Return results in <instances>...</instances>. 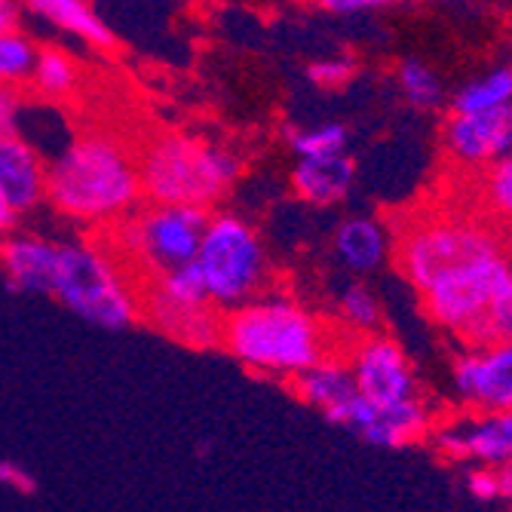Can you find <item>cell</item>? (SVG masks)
<instances>
[{
    "instance_id": "f1b7e54d",
    "label": "cell",
    "mask_w": 512,
    "mask_h": 512,
    "mask_svg": "<svg viewBox=\"0 0 512 512\" xmlns=\"http://www.w3.org/2000/svg\"><path fill=\"white\" fill-rule=\"evenodd\" d=\"M353 74H356V65L350 59H344V56L322 59V62L307 68L310 83H316L319 89H341V86H347L353 80Z\"/></svg>"
},
{
    "instance_id": "4fadbf2b",
    "label": "cell",
    "mask_w": 512,
    "mask_h": 512,
    "mask_svg": "<svg viewBox=\"0 0 512 512\" xmlns=\"http://www.w3.org/2000/svg\"><path fill=\"white\" fill-rule=\"evenodd\" d=\"M442 148L467 178L512 151V105L482 114H451L442 126Z\"/></svg>"
},
{
    "instance_id": "7c38bea8",
    "label": "cell",
    "mask_w": 512,
    "mask_h": 512,
    "mask_svg": "<svg viewBox=\"0 0 512 512\" xmlns=\"http://www.w3.org/2000/svg\"><path fill=\"white\" fill-rule=\"evenodd\" d=\"M436 421H439V411L427 396L399 402V405H371L356 393V399L344 411L338 427L375 448L396 451V448L427 442Z\"/></svg>"
},
{
    "instance_id": "2e32d148",
    "label": "cell",
    "mask_w": 512,
    "mask_h": 512,
    "mask_svg": "<svg viewBox=\"0 0 512 512\" xmlns=\"http://www.w3.org/2000/svg\"><path fill=\"white\" fill-rule=\"evenodd\" d=\"M0 197L19 218L46 203V163L19 132L0 138Z\"/></svg>"
},
{
    "instance_id": "e0dca14e",
    "label": "cell",
    "mask_w": 512,
    "mask_h": 512,
    "mask_svg": "<svg viewBox=\"0 0 512 512\" xmlns=\"http://www.w3.org/2000/svg\"><path fill=\"white\" fill-rule=\"evenodd\" d=\"M332 249L344 270L371 276L393 261V230L375 215H350L335 227Z\"/></svg>"
},
{
    "instance_id": "7402d4cb",
    "label": "cell",
    "mask_w": 512,
    "mask_h": 512,
    "mask_svg": "<svg viewBox=\"0 0 512 512\" xmlns=\"http://www.w3.org/2000/svg\"><path fill=\"white\" fill-rule=\"evenodd\" d=\"M335 332L341 335V341H356V338H368L384 332V304L375 295V289L365 283H350L338 301H335V313L329 316Z\"/></svg>"
},
{
    "instance_id": "8fae6325",
    "label": "cell",
    "mask_w": 512,
    "mask_h": 512,
    "mask_svg": "<svg viewBox=\"0 0 512 512\" xmlns=\"http://www.w3.org/2000/svg\"><path fill=\"white\" fill-rule=\"evenodd\" d=\"M451 393L460 408L512 411V341L460 347L451 359Z\"/></svg>"
},
{
    "instance_id": "5bb4252c",
    "label": "cell",
    "mask_w": 512,
    "mask_h": 512,
    "mask_svg": "<svg viewBox=\"0 0 512 512\" xmlns=\"http://www.w3.org/2000/svg\"><path fill=\"white\" fill-rule=\"evenodd\" d=\"M62 243L43 234H10L0 243V276L13 292L53 295Z\"/></svg>"
},
{
    "instance_id": "74e56055",
    "label": "cell",
    "mask_w": 512,
    "mask_h": 512,
    "mask_svg": "<svg viewBox=\"0 0 512 512\" xmlns=\"http://www.w3.org/2000/svg\"><path fill=\"white\" fill-rule=\"evenodd\" d=\"M506 252H509V261H512V234L506 237Z\"/></svg>"
},
{
    "instance_id": "836d02e7",
    "label": "cell",
    "mask_w": 512,
    "mask_h": 512,
    "mask_svg": "<svg viewBox=\"0 0 512 512\" xmlns=\"http://www.w3.org/2000/svg\"><path fill=\"white\" fill-rule=\"evenodd\" d=\"M491 335H494V341H512V286H509V292L500 298V304L494 307V316H491Z\"/></svg>"
},
{
    "instance_id": "4316f807",
    "label": "cell",
    "mask_w": 512,
    "mask_h": 512,
    "mask_svg": "<svg viewBox=\"0 0 512 512\" xmlns=\"http://www.w3.org/2000/svg\"><path fill=\"white\" fill-rule=\"evenodd\" d=\"M399 86L405 92V99L414 105V108H421V111H433L442 105V80L436 77V71L424 62H417V59H405L399 65Z\"/></svg>"
},
{
    "instance_id": "277c9868",
    "label": "cell",
    "mask_w": 512,
    "mask_h": 512,
    "mask_svg": "<svg viewBox=\"0 0 512 512\" xmlns=\"http://www.w3.org/2000/svg\"><path fill=\"white\" fill-rule=\"evenodd\" d=\"M138 157V178L148 203L212 209L237 184L240 157L191 132H160Z\"/></svg>"
},
{
    "instance_id": "9c48e42d",
    "label": "cell",
    "mask_w": 512,
    "mask_h": 512,
    "mask_svg": "<svg viewBox=\"0 0 512 512\" xmlns=\"http://www.w3.org/2000/svg\"><path fill=\"white\" fill-rule=\"evenodd\" d=\"M427 442L448 463H460L467 470H503L512 463V411L460 408L454 414H439Z\"/></svg>"
},
{
    "instance_id": "ffe728a7",
    "label": "cell",
    "mask_w": 512,
    "mask_h": 512,
    "mask_svg": "<svg viewBox=\"0 0 512 512\" xmlns=\"http://www.w3.org/2000/svg\"><path fill=\"white\" fill-rule=\"evenodd\" d=\"M463 191H467V197L460 200L463 206L479 212L506 237L512 234V151L482 172L463 178Z\"/></svg>"
},
{
    "instance_id": "603a6c76",
    "label": "cell",
    "mask_w": 512,
    "mask_h": 512,
    "mask_svg": "<svg viewBox=\"0 0 512 512\" xmlns=\"http://www.w3.org/2000/svg\"><path fill=\"white\" fill-rule=\"evenodd\" d=\"M135 286L163 298V301L181 304V307H209L212 304L206 283H203V273L194 261L184 267H175V270H163L157 276H145V279H138Z\"/></svg>"
},
{
    "instance_id": "ac0fdd59",
    "label": "cell",
    "mask_w": 512,
    "mask_h": 512,
    "mask_svg": "<svg viewBox=\"0 0 512 512\" xmlns=\"http://www.w3.org/2000/svg\"><path fill=\"white\" fill-rule=\"evenodd\" d=\"M289 387L304 405L319 411L325 421L335 427L344 417V411L350 408V402L356 399V384L341 353L325 356L322 362L307 368L304 375H298Z\"/></svg>"
},
{
    "instance_id": "1f68e13d",
    "label": "cell",
    "mask_w": 512,
    "mask_h": 512,
    "mask_svg": "<svg viewBox=\"0 0 512 512\" xmlns=\"http://www.w3.org/2000/svg\"><path fill=\"white\" fill-rule=\"evenodd\" d=\"M0 488L16 491V494H34L37 479L16 460H0Z\"/></svg>"
},
{
    "instance_id": "484cf974",
    "label": "cell",
    "mask_w": 512,
    "mask_h": 512,
    "mask_svg": "<svg viewBox=\"0 0 512 512\" xmlns=\"http://www.w3.org/2000/svg\"><path fill=\"white\" fill-rule=\"evenodd\" d=\"M286 138H289V148L298 154V160L347 154V129L341 123H319V126L289 129Z\"/></svg>"
},
{
    "instance_id": "e575fe53",
    "label": "cell",
    "mask_w": 512,
    "mask_h": 512,
    "mask_svg": "<svg viewBox=\"0 0 512 512\" xmlns=\"http://www.w3.org/2000/svg\"><path fill=\"white\" fill-rule=\"evenodd\" d=\"M22 10V0H0V34H19Z\"/></svg>"
},
{
    "instance_id": "8d00e7d4",
    "label": "cell",
    "mask_w": 512,
    "mask_h": 512,
    "mask_svg": "<svg viewBox=\"0 0 512 512\" xmlns=\"http://www.w3.org/2000/svg\"><path fill=\"white\" fill-rule=\"evenodd\" d=\"M500 476V500L512 506V463H506L503 470H497Z\"/></svg>"
},
{
    "instance_id": "d4e9b609",
    "label": "cell",
    "mask_w": 512,
    "mask_h": 512,
    "mask_svg": "<svg viewBox=\"0 0 512 512\" xmlns=\"http://www.w3.org/2000/svg\"><path fill=\"white\" fill-rule=\"evenodd\" d=\"M506 105H512V68H494L485 77L457 89L451 114H482Z\"/></svg>"
},
{
    "instance_id": "4dcf8cb0",
    "label": "cell",
    "mask_w": 512,
    "mask_h": 512,
    "mask_svg": "<svg viewBox=\"0 0 512 512\" xmlns=\"http://www.w3.org/2000/svg\"><path fill=\"white\" fill-rule=\"evenodd\" d=\"M467 488L476 500H500V476L497 470H485V467H470L467 470Z\"/></svg>"
},
{
    "instance_id": "30bf717a",
    "label": "cell",
    "mask_w": 512,
    "mask_h": 512,
    "mask_svg": "<svg viewBox=\"0 0 512 512\" xmlns=\"http://www.w3.org/2000/svg\"><path fill=\"white\" fill-rule=\"evenodd\" d=\"M341 356L353 375L356 393L371 405H399L427 396L408 353L387 332L347 341Z\"/></svg>"
},
{
    "instance_id": "8992f818",
    "label": "cell",
    "mask_w": 512,
    "mask_h": 512,
    "mask_svg": "<svg viewBox=\"0 0 512 512\" xmlns=\"http://www.w3.org/2000/svg\"><path fill=\"white\" fill-rule=\"evenodd\" d=\"M206 221V209L148 203L108 227L102 240L138 283L145 276L191 264L197 258Z\"/></svg>"
},
{
    "instance_id": "44dd1931",
    "label": "cell",
    "mask_w": 512,
    "mask_h": 512,
    "mask_svg": "<svg viewBox=\"0 0 512 512\" xmlns=\"http://www.w3.org/2000/svg\"><path fill=\"white\" fill-rule=\"evenodd\" d=\"M22 4L43 22H50L53 28H59L71 37H80L89 46L108 50L114 43L108 22L92 10L86 0H22Z\"/></svg>"
},
{
    "instance_id": "5b68a950",
    "label": "cell",
    "mask_w": 512,
    "mask_h": 512,
    "mask_svg": "<svg viewBox=\"0 0 512 512\" xmlns=\"http://www.w3.org/2000/svg\"><path fill=\"white\" fill-rule=\"evenodd\" d=\"M53 298L83 322L108 332H123L142 322L135 276L114 258L105 240L62 243Z\"/></svg>"
},
{
    "instance_id": "7a4b0ae2",
    "label": "cell",
    "mask_w": 512,
    "mask_h": 512,
    "mask_svg": "<svg viewBox=\"0 0 512 512\" xmlns=\"http://www.w3.org/2000/svg\"><path fill=\"white\" fill-rule=\"evenodd\" d=\"M138 157L108 132H83L46 166V203L74 224L105 230L142 206Z\"/></svg>"
},
{
    "instance_id": "cb8c5ba5",
    "label": "cell",
    "mask_w": 512,
    "mask_h": 512,
    "mask_svg": "<svg viewBox=\"0 0 512 512\" xmlns=\"http://www.w3.org/2000/svg\"><path fill=\"white\" fill-rule=\"evenodd\" d=\"M28 83L40 92L43 99L59 102V99H68L77 89L80 71H77V62L65 50L46 46V50H37V56H34V68H31Z\"/></svg>"
},
{
    "instance_id": "f35d334b",
    "label": "cell",
    "mask_w": 512,
    "mask_h": 512,
    "mask_svg": "<svg viewBox=\"0 0 512 512\" xmlns=\"http://www.w3.org/2000/svg\"><path fill=\"white\" fill-rule=\"evenodd\" d=\"M430 4H451V0H430Z\"/></svg>"
},
{
    "instance_id": "3957f363",
    "label": "cell",
    "mask_w": 512,
    "mask_h": 512,
    "mask_svg": "<svg viewBox=\"0 0 512 512\" xmlns=\"http://www.w3.org/2000/svg\"><path fill=\"white\" fill-rule=\"evenodd\" d=\"M393 230V264L405 283L421 295L442 276L506 252V234L463 203H442L414 212Z\"/></svg>"
},
{
    "instance_id": "d590c367",
    "label": "cell",
    "mask_w": 512,
    "mask_h": 512,
    "mask_svg": "<svg viewBox=\"0 0 512 512\" xmlns=\"http://www.w3.org/2000/svg\"><path fill=\"white\" fill-rule=\"evenodd\" d=\"M16 224H19V215L13 212V206L0 197V243H4L10 234H16Z\"/></svg>"
},
{
    "instance_id": "f546056e",
    "label": "cell",
    "mask_w": 512,
    "mask_h": 512,
    "mask_svg": "<svg viewBox=\"0 0 512 512\" xmlns=\"http://www.w3.org/2000/svg\"><path fill=\"white\" fill-rule=\"evenodd\" d=\"M19 117H22V92H19V86L0 83V138L16 135Z\"/></svg>"
},
{
    "instance_id": "6da1fadb",
    "label": "cell",
    "mask_w": 512,
    "mask_h": 512,
    "mask_svg": "<svg viewBox=\"0 0 512 512\" xmlns=\"http://www.w3.org/2000/svg\"><path fill=\"white\" fill-rule=\"evenodd\" d=\"M341 347L332 319L289 292L267 289L221 313V350L267 381L292 384L325 356L341 353Z\"/></svg>"
},
{
    "instance_id": "83f0119b",
    "label": "cell",
    "mask_w": 512,
    "mask_h": 512,
    "mask_svg": "<svg viewBox=\"0 0 512 512\" xmlns=\"http://www.w3.org/2000/svg\"><path fill=\"white\" fill-rule=\"evenodd\" d=\"M34 43L22 34H0V83L22 86L34 68Z\"/></svg>"
},
{
    "instance_id": "d6a6232c",
    "label": "cell",
    "mask_w": 512,
    "mask_h": 512,
    "mask_svg": "<svg viewBox=\"0 0 512 512\" xmlns=\"http://www.w3.org/2000/svg\"><path fill=\"white\" fill-rule=\"evenodd\" d=\"M322 10L338 13V16H353V13H375V10H387L396 4H405V0H316Z\"/></svg>"
},
{
    "instance_id": "ba28073f",
    "label": "cell",
    "mask_w": 512,
    "mask_h": 512,
    "mask_svg": "<svg viewBox=\"0 0 512 512\" xmlns=\"http://www.w3.org/2000/svg\"><path fill=\"white\" fill-rule=\"evenodd\" d=\"M194 264L221 313L264 295L273 279L261 234L237 212H209Z\"/></svg>"
},
{
    "instance_id": "52a82bcc",
    "label": "cell",
    "mask_w": 512,
    "mask_h": 512,
    "mask_svg": "<svg viewBox=\"0 0 512 512\" xmlns=\"http://www.w3.org/2000/svg\"><path fill=\"white\" fill-rule=\"evenodd\" d=\"M509 286L512 261L509 252H503L442 276L439 283L417 295V301L442 335H448L460 347H479L494 341L491 316Z\"/></svg>"
},
{
    "instance_id": "d6986e66",
    "label": "cell",
    "mask_w": 512,
    "mask_h": 512,
    "mask_svg": "<svg viewBox=\"0 0 512 512\" xmlns=\"http://www.w3.org/2000/svg\"><path fill=\"white\" fill-rule=\"evenodd\" d=\"M356 181V163L347 154L298 160L292 169V191L310 206H338L350 197Z\"/></svg>"
},
{
    "instance_id": "9a60e30c",
    "label": "cell",
    "mask_w": 512,
    "mask_h": 512,
    "mask_svg": "<svg viewBox=\"0 0 512 512\" xmlns=\"http://www.w3.org/2000/svg\"><path fill=\"white\" fill-rule=\"evenodd\" d=\"M142 301V322L163 338L188 350H215L221 347V310L218 307H181L163 301L145 289H138Z\"/></svg>"
}]
</instances>
